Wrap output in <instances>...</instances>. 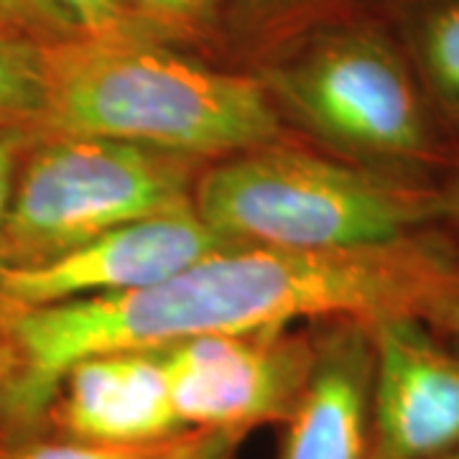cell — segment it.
Instances as JSON below:
<instances>
[{"label":"cell","mask_w":459,"mask_h":459,"mask_svg":"<svg viewBox=\"0 0 459 459\" xmlns=\"http://www.w3.org/2000/svg\"><path fill=\"white\" fill-rule=\"evenodd\" d=\"M457 291L455 265L411 238L332 253L235 246L133 294L0 312L16 352L0 406L3 442L39 431L62 376L87 355L286 329L296 319L431 316Z\"/></svg>","instance_id":"6da1fadb"},{"label":"cell","mask_w":459,"mask_h":459,"mask_svg":"<svg viewBox=\"0 0 459 459\" xmlns=\"http://www.w3.org/2000/svg\"><path fill=\"white\" fill-rule=\"evenodd\" d=\"M41 135L102 138L179 159H228L279 143L268 90L131 33H82L39 49Z\"/></svg>","instance_id":"7a4b0ae2"},{"label":"cell","mask_w":459,"mask_h":459,"mask_svg":"<svg viewBox=\"0 0 459 459\" xmlns=\"http://www.w3.org/2000/svg\"><path fill=\"white\" fill-rule=\"evenodd\" d=\"M192 207L230 246L304 253L365 250L416 238L446 199L409 181L279 143L222 159Z\"/></svg>","instance_id":"3957f363"},{"label":"cell","mask_w":459,"mask_h":459,"mask_svg":"<svg viewBox=\"0 0 459 459\" xmlns=\"http://www.w3.org/2000/svg\"><path fill=\"white\" fill-rule=\"evenodd\" d=\"M186 161L117 141L36 133L13 181L0 268L51 261L110 230L192 204Z\"/></svg>","instance_id":"277c9868"},{"label":"cell","mask_w":459,"mask_h":459,"mask_svg":"<svg viewBox=\"0 0 459 459\" xmlns=\"http://www.w3.org/2000/svg\"><path fill=\"white\" fill-rule=\"evenodd\" d=\"M273 82L312 131L358 156L413 164L434 148L409 69L377 33L332 36Z\"/></svg>","instance_id":"5b68a950"},{"label":"cell","mask_w":459,"mask_h":459,"mask_svg":"<svg viewBox=\"0 0 459 459\" xmlns=\"http://www.w3.org/2000/svg\"><path fill=\"white\" fill-rule=\"evenodd\" d=\"M159 350L181 427L243 434L289 419L314 362V342L286 329L207 334Z\"/></svg>","instance_id":"8992f818"},{"label":"cell","mask_w":459,"mask_h":459,"mask_svg":"<svg viewBox=\"0 0 459 459\" xmlns=\"http://www.w3.org/2000/svg\"><path fill=\"white\" fill-rule=\"evenodd\" d=\"M230 246L192 204L115 228L51 261L0 268V312L133 294Z\"/></svg>","instance_id":"52a82bcc"},{"label":"cell","mask_w":459,"mask_h":459,"mask_svg":"<svg viewBox=\"0 0 459 459\" xmlns=\"http://www.w3.org/2000/svg\"><path fill=\"white\" fill-rule=\"evenodd\" d=\"M370 459H452L459 455V355L437 342L421 316L368 325Z\"/></svg>","instance_id":"ba28073f"},{"label":"cell","mask_w":459,"mask_h":459,"mask_svg":"<svg viewBox=\"0 0 459 459\" xmlns=\"http://www.w3.org/2000/svg\"><path fill=\"white\" fill-rule=\"evenodd\" d=\"M56 434L95 444H159L179 437L161 350H110L77 360L51 401Z\"/></svg>","instance_id":"9c48e42d"},{"label":"cell","mask_w":459,"mask_h":459,"mask_svg":"<svg viewBox=\"0 0 459 459\" xmlns=\"http://www.w3.org/2000/svg\"><path fill=\"white\" fill-rule=\"evenodd\" d=\"M370 376L368 325L337 322L314 342L312 370L283 421L276 459H370Z\"/></svg>","instance_id":"30bf717a"},{"label":"cell","mask_w":459,"mask_h":459,"mask_svg":"<svg viewBox=\"0 0 459 459\" xmlns=\"http://www.w3.org/2000/svg\"><path fill=\"white\" fill-rule=\"evenodd\" d=\"M419 47L431 84L446 102L459 108V0L429 11L421 23Z\"/></svg>","instance_id":"8fae6325"},{"label":"cell","mask_w":459,"mask_h":459,"mask_svg":"<svg viewBox=\"0 0 459 459\" xmlns=\"http://www.w3.org/2000/svg\"><path fill=\"white\" fill-rule=\"evenodd\" d=\"M41 105L39 49L0 36V123H33Z\"/></svg>","instance_id":"7c38bea8"},{"label":"cell","mask_w":459,"mask_h":459,"mask_svg":"<svg viewBox=\"0 0 459 459\" xmlns=\"http://www.w3.org/2000/svg\"><path fill=\"white\" fill-rule=\"evenodd\" d=\"M177 439V437H174ZM171 442V439H169ZM169 442L159 444H95L72 437H41L39 431L0 444V459H153Z\"/></svg>","instance_id":"4fadbf2b"},{"label":"cell","mask_w":459,"mask_h":459,"mask_svg":"<svg viewBox=\"0 0 459 459\" xmlns=\"http://www.w3.org/2000/svg\"><path fill=\"white\" fill-rule=\"evenodd\" d=\"M246 437L230 429H189L153 459H235Z\"/></svg>","instance_id":"5bb4252c"},{"label":"cell","mask_w":459,"mask_h":459,"mask_svg":"<svg viewBox=\"0 0 459 459\" xmlns=\"http://www.w3.org/2000/svg\"><path fill=\"white\" fill-rule=\"evenodd\" d=\"M220 0H120L135 13L166 29H197L207 23Z\"/></svg>","instance_id":"9a60e30c"},{"label":"cell","mask_w":459,"mask_h":459,"mask_svg":"<svg viewBox=\"0 0 459 459\" xmlns=\"http://www.w3.org/2000/svg\"><path fill=\"white\" fill-rule=\"evenodd\" d=\"M33 138H36L33 123H0V238H3L16 171Z\"/></svg>","instance_id":"2e32d148"},{"label":"cell","mask_w":459,"mask_h":459,"mask_svg":"<svg viewBox=\"0 0 459 459\" xmlns=\"http://www.w3.org/2000/svg\"><path fill=\"white\" fill-rule=\"evenodd\" d=\"M49 3L65 8L84 33L126 31L120 0H49Z\"/></svg>","instance_id":"e0dca14e"},{"label":"cell","mask_w":459,"mask_h":459,"mask_svg":"<svg viewBox=\"0 0 459 459\" xmlns=\"http://www.w3.org/2000/svg\"><path fill=\"white\" fill-rule=\"evenodd\" d=\"M431 316H437L444 327L449 329L452 340L457 342V355H459V291L457 294L449 296V299H444L442 304L434 309V314H431Z\"/></svg>","instance_id":"ac0fdd59"},{"label":"cell","mask_w":459,"mask_h":459,"mask_svg":"<svg viewBox=\"0 0 459 459\" xmlns=\"http://www.w3.org/2000/svg\"><path fill=\"white\" fill-rule=\"evenodd\" d=\"M13 373H16V352L5 337H0V406H3V394H5ZM0 442H3V431H0Z\"/></svg>","instance_id":"d6986e66"},{"label":"cell","mask_w":459,"mask_h":459,"mask_svg":"<svg viewBox=\"0 0 459 459\" xmlns=\"http://www.w3.org/2000/svg\"><path fill=\"white\" fill-rule=\"evenodd\" d=\"M446 214H452V217H455V222H457V230H459V179H457V186H455V195L446 199Z\"/></svg>","instance_id":"ffe728a7"},{"label":"cell","mask_w":459,"mask_h":459,"mask_svg":"<svg viewBox=\"0 0 459 459\" xmlns=\"http://www.w3.org/2000/svg\"><path fill=\"white\" fill-rule=\"evenodd\" d=\"M452 459H459V455H457V457H452Z\"/></svg>","instance_id":"44dd1931"}]
</instances>
